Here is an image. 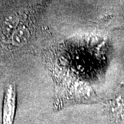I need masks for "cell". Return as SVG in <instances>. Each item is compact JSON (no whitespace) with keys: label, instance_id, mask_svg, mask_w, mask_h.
Listing matches in <instances>:
<instances>
[{"label":"cell","instance_id":"7a4b0ae2","mask_svg":"<svg viewBox=\"0 0 124 124\" xmlns=\"http://www.w3.org/2000/svg\"><path fill=\"white\" fill-rule=\"evenodd\" d=\"M110 110L115 119L124 120V97L120 95L111 102Z\"/></svg>","mask_w":124,"mask_h":124},{"label":"cell","instance_id":"3957f363","mask_svg":"<svg viewBox=\"0 0 124 124\" xmlns=\"http://www.w3.org/2000/svg\"><path fill=\"white\" fill-rule=\"evenodd\" d=\"M30 36V32L26 26L19 28L14 33L13 41L15 45H21L26 43Z\"/></svg>","mask_w":124,"mask_h":124},{"label":"cell","instance_id":"6da1fadb","mask_svg":"<svg viewBox=\"0 0 124 124\" xmlns=\"http://www.w3.org/2000/svg\"><path fill=\"white\" fill-rule=\"evenodd\" d=\"M16 90L13 85H9L6 90L3 112L2 124H13L16 110Z\"/></svg>","mask_w":124,"mask_h":124}]
</instances>
